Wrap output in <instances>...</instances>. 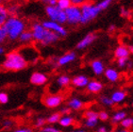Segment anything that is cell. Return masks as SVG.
Here are the masks:
<instances>
[{
    "label": "cell",
    "mask_w": 133,
    "mask_h": 132,
    "mask_svg": "<svg viewBox=\"0 0 133 132\" xmlns=\"http://www.w3.org/2000/svg\"><path fill=\"white\" fill-rule=\"evenodd\" d=\"M30 31L33 36V42H36L42 46L54 44L61 38L58 34L46 29L40 22H34L31 24Z\"/></svg>",
    "instance_id": "1"
},
{
    "label": "cell",
    "mask_w": 133,
    "mask_h": 132,
    "mask_svg": "<svg viewBox=\"0 0 133 132\" xmlns=\"http://www.w3.org/2000/svg\"><path fill=\"white\" fill-rule=\"evenodd\" d=\"M3 28H5L8 40L13 42L17 41L19 35L28 28V25L19 15H10L3 25Z\"/></svg>",
    "instance_id": "2"
},
{
    "label": "cell",
    "mask_w": 133,
    "mask_h": 132,
    "mask_svg": "<svg viewBox=\"0 0 133 132\" xmlns=\"http://www.w3.org/2000/svg\"><path fill=\"white\" fill-rule=\"evenodd\" d=\"M28 63V62L19 51H11L6 55L2 66L3 68L9 71H20L26 68Z\"/></svg>",
    "instance_id": "3"
},
{
    "label": "cell",
    "mask_w": 133,
    "mask_h": 132,
    "mask_svg": "<svg viewBox=\"0 0 133 132\" xmlns=\"http://www.w3.org/2000/svg\"><path fill=\"white\" fill-rule=\"evenodd\" d=\"M80 10H81V19H80V24L86 25L90 23L91 21L97 17L99 13L101 12V10L97 7L96 4H92L88 1L82 4L80 6Z\"/></svg>",
    "instance_id": "4"
},
{
    "label": "cell",
    "mask_w": 133,
    "mask_h": 132,
    "mask_svg": "<svg viewBox=\"0 0 133 132\" xmlns=\"http://www.w3.org/2000/svg\"><path fill=\"white\" fill-rule=\"evenodd\" d=\"M45 14L49 20L55 21L62 25L66 23L65 11L62 9H59L57 5H46Z\"/></svg>",
    "instance_id": "5"
},
{
    "label": "cell",
    "mask_w": 133,
    "mask_h": 132,
    "mask_svg": "<svg viewBox=\"0 0 133 132\" xmlns=\"http://www.w3.org/2000/svg\"><path fill=\"white\" fill-rule=\"evenodd\" d=\"M64 11H65V15H66L67 24H69L71 25H76L77 24H80V19H81L80 7L71 5L69 8H67Z\"/></svg>",
    "instance_id": "6"
},
{
    "label": "cell",
    "mask_w": 133,
    "mask_h": 132,
    "mask_svg": "<svg viewBox=\"0 0 133 132\" xmlns=\"http://www.w3.org/2000/svg\"><path fill=\"white\" fill-rule=\"evenodd\" d=\"M42 25H44V28L46 29H48V30L52 31V32L56 33L58 35L62 38V37H66L68 32H67V29L63 27V25L59 23H57L55 21H52V20H44L42 22Z\"/></svg>",
    "instance_id": "7"
},
{
    "label": "cell",
    "mask_w": 133,
    "mask_h": 132,
    "mask_svg": "<svg viewBox=\"0 0 133 132\" xmlns=\"http://www.w3.org/2000/svg\"><path fill=\"white\" fill-rule=\"evenodd\" d=\"M19 52L21 53V55L25 58L28 62L29 61H32V62H36L37 60H38V52L35 49V47L30 44H26L24 45L22 48L19 50Z\"/></svg>",
    "instance_id": "8"
},
{
    "label": "cell",
    "mask_w": 133,
    "mask_h": 132,
    "mask_svg": "<svg viewBox=\"0 0 133 132\" xmlns=\"http://www.w3.org/2000/svg\"><path fill=\"white\" fill-rule=\"evenodd\" d=\"M97 36L95 33H88L87 35H85L83 38L80 40L77 44V49L78 50H83V49L87 48L88 46H90L96 40Z\"/></svg>",
    "instance_id": "9"
},
{
    "label": "cell",
    "mask_w": 133,
    "mask_h": 132,
    "mask_svg": "<svg viewBox=\"0 0 133 132\" xmlns=\"http://www.w3.org/2000/svg\"><path fill=\"white\" fill-rule=\"evenodd\" d=\"M62 100H63V98L62 95L51 94V95H48L44 98V105L48 108H57L62 104Z\"/></svg>",
    "instance_id": "10"
},
{
    "label": "cell",
    "mask_w": 133,
    "mask_h": 132,
    "mask_svg": "<svg viewBox=\"0 0 133 132\" xmlns=\"http://www.w3.org/2000/svg\"><path fill=\"white\" fill-rule=\"evenodd\" d=\"M47 80H48L47 76L44 73H41V72H35L30 76V82L34 85H37V86L44 85L47 82Z\"/></svg>",
    "instance_id": "11"
},
{
    "label": "cell",
    "mask_w": 133,
    "mask_h": 132,
    "mask_svg": "<svg viewBox=\"0 0 133 132\" xmlns=\"http://www.w3.org/2000/svg\"><path fill=\"white\" fill-rule=\"evenodd\" d=\"M77 58V54L75 52H68V53L64 54L62 57H59L57 61V65L59 66H65L67 64L71 63L73 61H76Z\"/></svg>",
    "instance_id": "12"
},
{
    "label": "cell",
    "mask_w": 133,
    "mask_h": 132,
    "mask_svg": "<svg viewBox=\"0 0 133 132\" xmlns=\"http://www.w3.org/2000/svg\"><path fill=\"white\" fill-rule=\"evenodd\" d=\"M17 41L20 43H22V44H24V45L30 44V43L33 42V36H32V33H31L30 29H28V28H26V30L23 31V32L19 35Z\"/></svg>",
    "instance_id": "13"
},
{
    "label": "cell",
    "mask_w": 133,
    "mask_h": 132,
    "mask_svg": "<svg viewBox=\"0 0 133 132\" xmlns=\"http://www.w3.org/2000/svg\"><path fill=\"white\" fill-rule=\"evenodd\" d=\"M88 82H89V78L84 75H79L71 79L72 85L77 88H85L87 86Z\"/></svg>",
    "instance_id": "14"
},
{
    "label": "cell",
    "mask_w": 133,
    "mask_h": 132,
    "mask_svg": "<svg viewBox=\"0 0 133 132\" xmlns=\"http://www.w3.org/2000/svg\"><path fill=\"white\" fill-rule=\"evenodd\" d=\"M87 90L90 93H92V94H97L99 91H102L103 89V85L101 82L97 81V80H91L88 82L87 86H86Z\"/></svg>",
    "instance_id": "15"
},
{
    "label": "cell",
    "mask_w": 133,
    "mask_h": 132,
    "mask_svg": "<svg viewBox=\"0 0 133 132\" xmlns=\"http://www.w3.org/2000/svg\"><path fill=\"white\" fill-rule=\"evenodd\" d=\"M91 67H92L94 74L96 75V76H101L104 73V71H105V66H104L103 62L101 61H98V60L92 61Z\"/></svg>",
    "instance_id": "16"
},
{
    "label": "cell",
    "mask_w": 133,
    "mask_h": 132,
    "mask_svg": "<svg viewBox=\"0 0 133 132\" xmlns=\"http://www.w3.org/2000/svg\"><path fill=\"white\" fill-rule=\"evenodd\" d=\"M9 14L10 15H19L21 11V5L16 1H10L7 4Z\"/></svg>",
    "instance_id": "17"
},
{
    "label": "cell",
    "mask_w": 133,
    "mask_h": 132,
    "mask_svg": "<svg viewBox=\"0 0 133 132\" xmlns=\"http://www.w3.org/2000/svg\"><path fill=\"white\" fill-rule=\"evenodd\" d=\"M104 74L108 80H110V82H116L120 77L119 73L113 68H108L107 70L104 71Z\"/></svg>",
    "instance_id": "18"
},
{
    "label": "cell",
    "mask_w": 133,
    "mask_h": 132,
    "mask_svg": "<svg viewBox=\"0 0 133 132\" xmlns=\"http://www.w3.org/2000/svg\"><path fill=\"white\" fill-rule=\"evenodd\" d=\"M129 49L125 45H119L116 47L115 51H114V56L116 58H127L129 56Z\"/></svg>",
    "instance_id": "19"
},
{
    "label": "cell",
    "mask_w": 133,
    "mask_h": 132,
    "mask_svg": "<svg viewBox=\"0 0 133 132\" xmlns=\"http://www.w3.org/2000/svg\"><path fill=\"white\" fill-rule=\"evenodd\" d=\"M127 97V93L124 91H114L112 94H111V100L113 101V103H116V104H119V103H122Z\"/></svg>",
    "instance_id": "20"
},
{
    "label": "cell",
    "mask_w": 133,
    "mask_h": 132,
    "mask_svg": "<svg viewBox=\"0 0 133 132\" xmlns=\"http://www.w3.org/2000/svg\"><path fill=\"white\" fill-rule=\"evenodd\" d=\"M10 16L6 4H0V25H3Z\"/></svg>",
    "instance_id": "21"
},
{
    "label": "cell",
    "mask_w": 133,
    "mask_h": 132,
    "mask_svg": "<svg viewBox=\"0 0 133 132\" xmlns=\"http://www.w3.org/2000/svg\"><path fill=\"white\" fill-rule=\"evenodd\" d=\"M68 107L72 109H75V110H78L83 107V102L78 98L74 97V98L70 99V101L68 102Z\"/></svg>",
    "instance_id": "22"
},
{
    "label": "cell",
    "mask_w": 133,
    "mask_h": 132,
    "mask_svg": "<svg viewBox=\"0 0 133 132\" xmlns=\"http://www.w3.org/2000/svg\"><path fill=\"white\" fill-rule=\"evenodd\" d=\"M56 83L59 87H66L71 83V78L68 76H66V75H62V76H59L57 78Z\"/></svg>",
    "instance_id": "23"
},
{
    "label": "cell",
    "mask_w": 133,
    "mask_h": 132,
    "mask_svg": "<svg viewBox=\"0 0 133 132\" xmlns=\"http://www.w3.org/2000/svg\"><path fill=\"white\" fill-rule=\"evenodd\" d=\"M59 124L63 127H68L74 124V119L72 118L71 116H68V115H65V116H62L59 118Z\"/></svg>",
    "instance_id": "24"
},
{
    "label": "cell",
    "mask_w": 133,
    "mask_h": 132,
    "mask_svg": "<svg viewBox=\"0 0 133 132\" xmlns=\"http://www.w3.org/2000/svg\"><path fill=\"white\" fill-rule=\"evenodd\" d=\"M125 117H127V113L125 111H123V110H120V111H117L115 114L113 115L111 121H112L113 124H118L123 119H125Z\"/></svg>",
    "instance_id": "25"
},
{
    "label": "cell",
    "mask_w": 133,
    "mask_h": 132,
    "mask_svg": "<svg viewBox=\"0 0 133 132\" xmlns=\"http://www.w3.org/2000/svg\"><path fill=\"white\" fill-rule=\"evenodd\" d=\"M98 123V116H94V117H87L86 121H85V126L87 127H95Z\"/></svg>",
    "instance_id": "26"
},
{
    "label": "cell",
    "mask_w": 133,
    "mask_h": 132,
    "mask_svg": "<svg viewBox=\"0 0 133 132\" xmlns=\"http://www.w3.org/2000/svg\"><path fill=\"white\" fill-rule=\"evenodd\" d=\"M120 124L125 129L130 128L133 126V117H125V119H123L120 122Z\"/></svg>",
    "instance_id": "27"
},
{
    "label": "cell",
    "mask_w": 133,
    "mask_h": 132,
    "mask_svg": "<svg viewBox=\"0 0 133 132\" xmlns=\"http://www.w3.org/2000/svg\"><path fill=\"white\" fill-rule=\"evenodd\" d=\"M56 5L59 7V9L65 10L67 8H69L71 4V0H57Z\"/></svg>",
    "instance_id": "28"
},
{
    "label": "cell",
    "mask_w": 133,
    "mask_h": 132,
    "mask_svg": "<svg viewBox=\"0 0 133 132\" xmlns=\"http://www.w3.org/2000/svg\"><path fill=\"white\" fill-rule=\"evenodd\" d=\"M111 2H112V0H101V1H99L96 5H97V7L101 10V11H102V10H107L110 6Z\"/></svg>",
    "instance_id": "29"
},
{
    "label": "cell",
    "mask_w": 133,
    "mask_h": 132,
    "mask_svg": "<svg viewBox=\"0 0 133 132\" xmlns=\"http://www.w3.org/2000/svg\"><path fill=\"white\" fill-rule=\"evenodd\" d=\"M100 102H101V104L104 105V106H108V107H110V106H112L114 103L113 101L111 100V98L107 95H103V96L100 97Z\"/></svg>",
    "instance_id": "30"
},
{
    "label": "cell",
    "mask_w": 133,
    "mask_h": 132,
    "mask_svg": "<svg viewBox=\"0 0 133 132\" xmlns=\"http://www.w3.org/2000/svg\"><path fill=\"white\" fill-rule=\"evenodd\" d=\"M61 117H62L61 116V113H58V112L53 113V114L50 115V116L47 118V122H48L49 124H55V123H58Z\"/></svg>",
    "instance_id": "31"
},
{
    "label": "cell",
    "mask_w": 133,
    "mask_h": 132,
    "mask_svg": "<svg viewBox=\"0 0 133 132\" xmlns=\"http://www.w3.org/2000/svg\"><path fill=\"white\" fill-rule=\"evenodd\" d=\"M7 40H8V36H7L5 28H3V25H0V44L4 43Z\"/></svg>",
    "instance_id": "32"
},
{
    "label": "cell",
    "mask_w": 133,
    "mask_h": 132,
    "mask_svg": "<svg viewBox=\"0 0 133 132\" xmlns=\"http://www.w3.org/2000/svg\"><path fill=\"white\" fill-rule=\"evenodd\" d=\"M128 61V57L127 58H117V65L120 68H124L125 66H127V62Z\"/></svg>",
    "instance_id": "33"
},
{
    "label": "cell",
    "mask_w": 133,
    "mask_h": 132,
    "mask_svg": "<svg viewBox=\"0 0 133 132\" xmlns=\"http://www.w3.org/2000/svg\"><path fill=\"white\" fill-rule=\"evenodd\" d=\"M9 102L8 94L5 93H0V104H7Z\"/></svg>",
    "instance_id": "34"
},
{
    "label": "cell",
    "mask_w": 133,
    "mask_h": 132,
    "mask_svg": "<svg viewBox=\"0 0 133 132\" xmlns=\"http://www.w3.org/2000/svg\"><path fill=\"white\" fill-rule=\"evenodd\" d=\"M98 119H100L101 121H107L109 119V114L106 111H100L98 113Z\"/></svg>",
    "instance_id": "35"
},
{
    "label": "cell",
    "mask_w": 133,
    "mask_h": 132,
    "mask_svg": "<svg viewBox=\"0 0 133 132\" xmlns=\"http://www.w3.org/2000/svg\"><path fill=\"white\" fill-rule=\"evenodd\" d=\"M42 132H61V130L54 127H47L42 129Z\"/></svg>",
    "instance_id": "36"
},
{
    "label": "cell",
    "mask_w": 133,
    "mask_h": 132,
    "mask_svg": "<svg viewBox=\"0 0 133 132\" xmlns=\"http://www.w3.org/2000/svg\"><path fill=\"white\" fill-rule=\"evenodd\" d=\"M46 121L45 119H44V118H39L38 120H37V122H36V127H44V124H45Z\"/></svg>",
    "instance_id": "37"
},
{
    "label": "cell",
    "mask_w": 133,
    "mask_h": 132,
    "mask_svg": "<svg viewBox=\"0 0 133 132\" xmlns=\"http://www.w3.org/2000/svg\"><path fill=\"white\" fill-rule=\"evenodd\" d=\"M86 1H87V0H71V4L72 5L80 7V6H81L82 4H84Z\"/></svg>",
    "instance_id": "38"
},
{
    "label": "cell",
    "mask_w": 133,
    "mask_h": 132,
    "mask_svg": "<svg viewBox=\"0 0 133 132\" xmlns=\"http://www.w3.org/2000/svg\"><path fill=\"white\" fill-rule=\"evenodd\" d=\"M120 14L122 17H128L129 16V11L128 10H125V8H121Z\"/></svg>",
    "instance_id": "39"
},
{
    "label": "cell",
    "mask_w": 133,
    "mask_h": 132,
    "mask_svg": "<svg viewBox=\"0 0 133 132\" xmlns=\"http://www.w3.org/2000/svg\"><path fill=\"white\" fill-rule=\"evenodd\" d=\"M40 1L45 5H56L57 3V0H40Z\"/></svg>",
    "instance_id": "40"
},
{
    "label": "cell",
    "mask_w": 133,
    "mask_h": 132,
    "mask_svg": "<svg viewBox=\"0 0 133 132\" xmlns=\"http://www.w3.org/2000/svg\"><path fill=\"white\" fill-rule=\"evenodd\" d=\"M5 47L2 45V44H0V57H2L3 55H5Z\"/></svg>",
    "instance_id": "41"
},
{
    "label": "cell",
    "mask_w": 133,
    "mask_h": 132,
    "mask_svg": "<svg viewBox=\"0 0 133 132\" xmlns=\"http://www.w3.org/2000/svg\"><path fill=\"white\" fill-rule=\"evenodd\" d=\"M14 132H32V130L29 128H21V129H17Z\"/></svg>",
    "instance_id": "42"
},
{
    "label": "cell",
    "mask_w": 133,
    "mask_h": 132,
    "mask_svg": "<svg viewBox=\"0 0 133 132\" xmlns=\"http://www.w3.org/2000/svg\"><path fill=\"white\" fill-rule=\"evenodd\" d=\"M116 29V27L114 25H110V28H109V32H113V31Z\"/></svg>",
    "instance_id": "43"
},
{
    "label": "cell",
    "mask_w": 133,
    "mask_h": 132,
    "mask_svg": "<svg viewBox=\"0 0 133 132\" xmlns=\"http://www.w3.org/2000/svg\"><path fill=\"white\" fill-rule=\"evenodd\" d=\"M97 132H107V128L105 127H100L97 129Z\"/></svg>",
    "instance_id": "44"
},
{
    "label": "cell",
    "mask_w": 133,
    "mask_h": 132,
    "mask_svg": "<svg viewBox=\"0 0 133 132\" xmlns=\"http://www.w3.org/2000/svg\"><path fill=\"white\" fill-rule=\"evenodd\" d=\"M11 124H12V123L10 122V121H5V122H4V127H10V126H11Z\"/></svg>",
    "instance_id": "45"
},
{
    "label": "cell",
    "mask_w": 133,
    "mask_h": 132,
    "mask_svg": "<svg viewBox=\"0 0 133 132\" xmlns=\"http://www.w3.org/2000/svg\"><path fill=\"white\" fill-rule=\"evenodd\" d=\"M127 66H128V68L130 69V68H132V66H133V62L132 61H128V62H127Z\"/></svg>",
    "instance_id": "46"
},
{
    "label": "cell",
    "mask_w": 133,
    "mask_h": 132,
    "mask_svg": "<svg viewBox=\"0 0 133 132\" xmlns=\"http://www.w3.org/2000/svg\"><path fill=\"white\" fill-rule=\"evenodd\" d=\"M70 109H68V108H64V109H62V113H68L69 112Z\"/></svg>",
    "instance_id": "47"
},
{
    "label": "cell",
    "mask_w": 133,
    "mask_h": 132,
    "mask_svg": "<svg viewBox=\"0 0 133 132\" xmlns=\"http://www.w3.org/2000/svg\"><path fill=\"white\" fill-rule=\"evenodd\" d=\"M115 132H129V131H128V129H125H125H122V130H116Z\"/></svg>",
    "instance_id": "48"
},
{
    "label": "cell",
    "mask_w": 133,
    "mask_h": 132,
    "mask_svg": "<svg viewBox=\"0 0 133 132\" xmlns=\"http://www.w3.org/2000/svg\"><path fill=\"white\" fill-rule=\"evenodd\" d=\"M7 1H9V0H0V4H5Z\"/></svg>",
    "instance_id": "49"
},
{
    "label": "cell",
    "mask_w": 133,
    "mask_h": 132,
    "mask_svg": "<svg viewBox=\"0 0 133 132\" xmlns=\"http://www.w3.org/2000/svg\"><path fill=\"white\" fill-rule=\"evenodd\" d=\"M71 132H86V131H85V130L79 129V130H74V131H71Z\"/></svg>",
    "instance_id": "50"
},
{
    "label": "cell",
    "mask_w": 133,
    "mask_h": 132,
    "mask_svg": "<svg viewBox=\"0 0 133 132\" xmlns=\"http://www.w3.org/2000/svg\"><path fill=\"white\" fill-rule=\"evenodd\" d=\"M128 49H129V52L133 54V45H131L130 47H129V48H128Z\"/></svg>",
    "instance_id": "51"
},
{
    "label": "cell",
    "mask_w": 133,
    "mask_h": 132,
    "mask_svg": "<svg viewBox=\"0 0 133 132\" xmlns=\"http://www.w3.org/2000/svg\"><path fill=\"white\" fill-rule=\"evenodd\" d=\"M132 106H133V101H132Z\"/></svg>",
    "instance_id": "52"
}]
</instances>
